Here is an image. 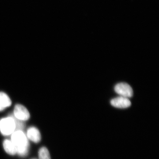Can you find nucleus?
<instances>
[{
    "label": "nucleus",
    "instance_id": "obj_1",
    "mask_svg": "<svg viewBox=\"0 0 159 159\" xmlns=\"http://www.w3.org/2000/svg\"><path fill=\"white\" fill-rule=\"evenodd\" d=\"M11 142L16 148L17 153L21 156H25L28 153L29 142L28 138L21 130L15 131L11 136Z\"/></svg>",
    "mask_w": 159,
    "mask_h": 159
},
{
    "label": "nucleus",
    "instance_id": "obj_2",
    "mask_svg": "<svg viewBox=\"0 0 159 159\" xmlns=\"http://www.w3.org/2000/svg\"><path fill=\"white\" fill-rule=\"evenodd\" d=\"M16 130V123L12 116L3 118L0 120V131L4 135L12 134Z\"/></svg>",
    "mask_w": 159,
    "mask_h": 159
},
{
    "label": "nucleus",
    "instance_id": "obj_3",
    "mask_svg": "<svg viewBox=\"0 0 159 159\" xmlns=\"http://www.w3.org/2000/svg\"><path fill=\"white\" fill-rule=\"evenodd\" d=\"M115 91L121 97L129 98L132 97L133 91L131 87L125 83H120L115 87Z\"/></svg>",
    "mask_w": 159,
    "mask_h": 159
},
{
    "label": "nucleus",
    "instance_id": "obj_4",
    "mask_svg": "<svg viewBox=\"0 0 159 159\" xmlns=\"http://www.w3.org/2000/svg\"><path fill=\"white\" fill-rule=\"evenodd\" d=\"M14 116L16 119L20 121H27L30 117L29 111L24 106L17 104L15 105L14 109Z\"/></svg>",
    "mask_w": 159,
    "mask_h": 159
},
{
    "label": "nucleus",
    "instance_id": "obj_5",
    "mask_svg": "<svg viewBox=\"0 0 159 159\" xmlns=\"http://www.w3.org/2000/svg\"><path fill=\"white\" fill-rule=\"evenodd\" d=\"M111 103L112 106L119 108H127L131 105L130 101L128 98L121 96L112 99Z\"/></svg>",
    "mask_w": 159,
    "mask_h": 159
},
{
    "label": "nucleus",
    "instance_id": "obj_6",
    "mask_svg": "<svg viewBox=\"0 0 159 159\" xmlns=\"http://www.w3.org/2000/svg\"><path fill=\"white\" fill-rule=\"evenodd\" d=\"M28 139L34 143H38L40 141L41 137L39 131L34 127H31L27 130Z\"/></svg>",
    "mask_w": 159,
    "mask_h": 159
},
{
    "label": "nucleus",
    "instance_id": "obj_7",
    "mask_svg": "<svg viewBox=\"0 0 159 159\" xmlns=\"http://www.w3.org/2000/svg\"><path fill=\"white\" fill-rule=\"evenodd\" d=\"M11 104V99L9 96L4 92H0V111L9 107Z\"/></svg>",
    "mask_w": 159,
    "mask_h": 159
},
{
    "label": "nucleus",
    "instance_id": "obj_8",
    "mask_svg": "<svg viewBox=\"0 0 159 159\" xmlns=\"http://www.w3.org/2000/svg\"><path fill=\"white\" fill-rule=\"evenodd\" d=\"M3 147L7 153L14 155L17 153L16 148L11 141L6 139L3 142Z\"/></svg>",
    "mask_w": 159,
    "mask_h": 159
},
{
    "label": "nucleus",
    "instance_id": "obj_9",
    "mask_svg": "<svg viewBox=\"0 0 159 159\" xmlns=\"http://www.w3.org/2000/svg\"><path fill=\"white\" fill-rule=\"evenodd\" d=\"M39 159H51L48 148L44 147L40 148L39 151Z\"/></svg>",
    "mask_w": 159,
    "mask_h": 159
}]
</instances>
